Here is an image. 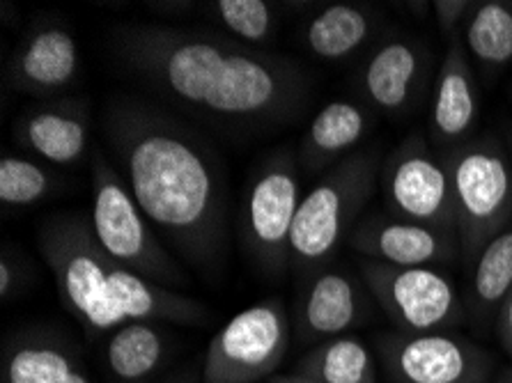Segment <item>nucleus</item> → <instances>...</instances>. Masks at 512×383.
Masks as SVG:
<instances>
[{
  "label": "nucleus",
  "instance_id": "nucleus-5",
  "mask_svg": "<svg viewBox=\"0 0 512 383\" xmlns=\"http://www.w3.org/2000/svg\"><path fill=\"white\" fill-rule=\"evenodd\" d=\"M92 232L113 260L166 289L184 287L186 273L168 253L143 209L124 184L120 170L102 152L90 156Z\"/></svg>",
  "mask_w": 512,
  "mask_h": 383
},
{
  "label": "nucleus",
  "instance_id": "nucleus-30",
  "mask_svg": "<svg viewBox=\"0 0 512 383\" xmlns=\"http://www.w3.org/2000/svg\"><path fill=\"white\" fill-rule=\"evenodd\" d=\"M269 383H315V381L297 377V374H274V377L269 379Z\"/></svg>",
  "mask_w": 512,
  "mask_h": 383
},
{
  "label": "nucleus",
  "instance_id": "nucleus-2",
  "mask_svg": "<svg viewBox=\"0 0 512 383\" xmlns=\"http://www.w3.org/2000/svg\"><path fill=\"white\" fill-rule=\"evenodd\" d=\"M120 175L152 228L184 260L216 269L226 248V189L203 138L157 106L124 97L104 115Z\"/></svg>",
  "mask_w": 512,
  "mask_h": 383
},
{
  "label": "nucleus",
  "instance_id": "nucleus-8",
  "mask_svg": "<svg viewBox=\"0 0 512 383\" xmlns=\"http://www.w3.org/2000/svg\"><path fill=\"white\" fill-rule=\"evenodd\" d=\"M368 292L398 331L434 333L462 324L464 306L453 280L432 267H389L361 262Z\"/></svg>",
  "mask_w": 512,
  "mask_h": 383
},
{
  "label": "nucleus",
  "instance_id": "nucleus-16",
  "mask_svg": "<svg viewBox=\"0 0 512 383\" xmlns=\"http://www.w3.org/2000/svg\"><path fill=\"white\" fill-rule=\"evenodd\" d=\"M3 383H95L83 358L65 335L46 326L10 333L0 363Z\"/></svg>",
  "mask_w": 512,
  "mask_h": 383
},
{
  "label": "nucleus",
  "instance_id": "nucleus-17",
  "mask_svg": "<svg viewBox=\"0 0 512 383\" xmlns=\"http://www.w3.org/2000/svg\"><path fill=\"white\" fill-rule=\"evenodd\" d=\"M480 120V92L462 37H453L441 60L430 104V138L451 150L471 140Z\"/></svg>",
  "mask_w": 512,
  "mask_h": 383
},
{
  "label": "nucleus",
  "instance_id": "nucleus-23",
  "mask_svg": "<svg viewBox=\"0 0 512 383\" xmlns=\"http://www.w3.org/2000/svg\"><path fill=\"white\" fill-rule=\"evenodd\" d=\"M464 49L485 72H501L512 65V3L487 0L464 26Z\"/></svg>",
  "mask_w": 512,
  "mask_h": 383
},
{
  "label": "nucleus",
  "instance_id": "nucleus-29",
  "mask_svg": "<svg viewBox=\"0 0 512 383\" xmlns=\"http://www.w3.org/2000/svg\"><path fill=\"white\" fill-rule=\"evenodd\" d=\"M496 335H499L503 351L512 358V289L496 312Z\"/></svg>",
  "mask_w": 512,
  "mask_h": 383
},
{
  "label": "nucleus",
  "instance_id": "nucleus-28",
  "mask_svg": "<svg viewBox=\"0 0 512 383\" xmlns=\"http://www.w3.org/2000/svg\"><path fill=\"white\" fill-rule=\"evenodd\" d=\"M19 269V262L12 260L10 250L5 248L3 255H0V299L3 301H10L12 294L17 292V287L21 283Z\"/></svg>",
  "mask_w": 512,
  "mask_h": 383
},
{
  "label": "nucleus",
  "instance_id": "nucleus-12",
  "mask_svg": "<svg viewBox=\"0 0 512 383\" xmlns=\"http://www.w3.org/2000/svg\"><path fill=\"white\" fill-rule=\"evenodd\" d=\"M81 72L79 42L65 21H35L7 62V83L30 97H51L72 88Z\"/></svg>",
  "mask_w": 512,
  "mask_h": 383
},
{
  "label": "nucleus",
  "instance_id": "nucleus-6",
  "mask_svg": "<svg viewBox=\"0 0 512 383\" xmlns=\"http://www.w3.org/2000/svg\"><path fill=\"white\" fill-rule=\"evenodd\" d=\"M455 202L460 253L473 262L487 241L512 223V168L496 138H471L444 154Z\"/></svg>",
  "mask_w": 512,
  "mask_h": 383
},
{
  "label": "nucleus",
  "instance_id": "nucleus-4",
  "mask_svg": "<svg viewBox=\"0 0 512 383\" xmlns=\"http://www.w3.org/2000/svg\"><path fill=\"white\" fill-rule=\"evenodd\" d=\"M379 156L354 152L304 193L290 239V262L301 273L322 269L345 239L377 186Z\"/></svg>",
  "mask_w": 512,
  "mask_h": 383
},
{
  "label": "nucleus",
  "instance_id": "nucleus-22",
  "mask_svg": "<svg viewBox=\"0 0 512 383\" xmlns=\"http://www.w3.org/2000/svg\"><path fill=\"white\" fill-rule=\"evenodd\" d=\"M375 356L361 338L340 335L310 349L292 374L315 383H379Z\"/></svg>",
  "mask_w": 512,
  "mask_h": 383
},
{
  "label": "nucleus",
  "instance_id": "nucleus-27",
  "mask_svg": "<svg viewBox=\"0 0 512 383\" xmlns=\"http://www.w3.org/2000/svg\"><path fill=\"white\" fill-rule=\"evenodd\" d=\"M476 7L478 3H471V0H437V3H432V14L441 33L453 39L457 37L462 23L471 19Z\"/></svg>",
  "mask_w": 512,
  "mask_h": 383
},
{
  "label": "nucleus",
  "instance_id": "nucleus-10",
  "mask_svg": "<svg viewBox=\"0 0 512 383\" xmlns=\"http://www.w3.org/2000/svg\"><path fill=\"white\" fill-rule=\"evenodd\" d=\"M375 349L391 383H490L494 370L483 347L446 331H391Z\"/></svg>",
  "mask_w": 512,
  "mask_h": 383
},
{
  "label": "nucleus",
  "instance_id": "nucleus-19",
  "mask_svg": "<svg viewBox=\"0 0 512 383\" xmlns=\"http://www.w3.org/2000/svg\"><path fill=\"white\" fill-rule=\"evenodd\" d=\"M375 113L349 99L329 101L313 117L299 145V163L306 173H322L354 154V147L370 134Z\"/></svg>",
  "mask_w": 512,
  "mask_h": 383
},
{
  "label": "nucleus",
  "instance_id": "nucleus-1",
  "mask_svg": "<svg viewBox=\"0 0 512 383\" xmlns=\"http://www.w3.org/2000/svg\"><path fill=\"white\" fill-rule=\"evenodd\" d=\"M113 49L159 95L219 122H285L310 88L294 60L198 30L129 23L113 33Z\"/></svg>",
  "mask_w": 512,
  "mask_h": 383
},
{
  "label": "nucleus",
  "instance_id": "nucleus-3",
  "mask_svg": "<svg viewBox=\"0 0 512 383\" xmlns=\"http://www.w3.org/2000/svg\"><path fill=\"white\" fill-rule=\"evenodd\" d=\"M40 248L62 303L92 335L131 322L200 324L209 315L200 301L154 285L113 260L83 216L51 218L40 232Z\"/></svg>",
  "mask_w": 512,
  "mask_h": 383
},
{
  "label": "nucleus",
  "instance_id": "nucleus-11",
  "mask_svg": "<svg viewBox=\"0 0 512 383\" xmlns=\"http://www.w3.org/2000/svg\"><path fill=\"white\" fill-rule=\"evenodd\" d=\"M384 195L393 216L455 232L453 184L444 156L423 136H409L386 161Z\"/></svg>",
  "mask_w": 512,
  "mask_h": 383
},
{
  "label": "nucleus",
  "instance_id": "nucleus-32",
  "mask_svg": "<svg viewBox=\"0 0 512 383\" xmlns=\"http://www.w3.org/2000/svg\"><path fill=\"white\" fill-rule=\"evenodd\" d=\"M506 154H508V161H510V168H512V134L508 136V143H506Z\"/></svg>",
  "mask_w": 512,
  "mask_h": 383
},
{
  "label": "nucleus",
  "instance_id": "nucleus-26",
  "mask_svg": "<svg viewBox=\"0 0 512 383\" xmlns=\"http://www.w3.org/2000/svg\"><path fill=\"white\" fill-rule=\"evenodd\" d=\"M209 10L239 44L258 49L276 35V5L265 0H216Z\"/></svg>",
  "mask_w": 512,
  "mask_h": 383
},
{
  "label": "nucleus",
  "instance_id": "nucleus-18",
  "mask_svg": "<svg viewBox=\"0 0 512 383\" xmlns=\"http://www.w3.org/2000/svg\"><path fill=\"white\" fill-rule=\"evenodd\" d=\"M366 315L363 287L345 271L322 269L301 294L297 335L304 342H320L349 335Z\"/></svg>",
  "mask_w": 512,
  "mask_h": 383
},
{
  "label": "nucleus",
  "instance_id": "nucleus-20",
  "mask_svg": "<svg viewBox=\"0 0 512 383\" xmlns=\"http://www.w3.org/2000/svg\"><path fill=\"white\" fill-rule=\"evenodd\" d=\"M377 28L379 12L372 5L331 3L306 21L301 39L315 58L343 62L366 49Z\"/></svg>",
  "mask_w": 512,
  "mask_h": 383
},
{
  "label": "nucleus",
  "instance_id": "nucleus-15",
  "mask_svg": "<svg viewBox=\"0 0 512 383\" xmlns=\"http://www.w3.org/2000/svg\"><path fill=\"white\" fill-rule=\"evenodd\" d=\"M14 140L49 166H74L90 147L92 117L83 99L46 101L23 113L12 127Z\"/></svg>",
  "mask_w": 512,
  "mask_h": 383
},
{
  "label": "nucleus",
  "instance_id": "nucleus-25",
  "mask_svg": "<svg viewBox=\"0 0 512 383\" xmlns=\"http://www.w3.org/2000/svg\"><path fill=\"white\" fill-rule=\"evenodd\" d=\"M60 177L35 156L3 154L0 159V202L5 207H30L58 189Z\"/></svg>",
  "mask_w": 512,
  "mask_h": 383
},
{
  "label": "nucleus",
  "instance_id": "nucleus-33",
  "mask_svg": "<svg viewBox=\"0 0 512 383\" xmlns=\"http://www.w3.org/2000/svg\"><path fill=\"white\" fill-rule=\"evenodd\" d=\"M168 383H196V381H193V377H182V379H173Z\"/></svg>",
  "mask_w": 512,
  "mask_h": 383
},
{
  "label": "nucleus",
  "instance_id": "nucleus-14",
  "mask_svg": "<svg viewBox=\"0 0 512 383\" xmlns=\"http://www.w3.org/2000/svg\"><path fill=\"white\" fill-rule=\"evenodd\" d=\"M428 65V51L416 39L405 35L382 39L359 72L366 106L389 117L407 115L421 95Z\"/></svg>",
  "mask_w": 512,
  "mask_h": 383
},
{
  "label": "nucleus",
  "instance_id": "nucleus-21",
  "mask_svg": "<svg viewBox=\"0 0 512 383\" xmlns=\"http://www.w3.org/2000/svg\"><path fill=\"white\" fill-rule=\"evenodd\" d=\"M170 356V338L159 322H131L111 333L104 358L118 383H145Z\"/></svg>",
  "mask_w": 512,
  "mask_h": 383
},
{
  "label": "nucleus",
  "instance_id": "nucleus-31",
  "mask_svg": "<svg viewBox=\"0 0 512 383\" xmlns=\"http://www.w3.org/2000/svg\"><path fill=\"white\" fill-rule=\"evenodd\" d=\"M496 383H512V367L506 372H501L499 379H496Z\"/></svg>",
  "mask_w": 512,
  "mask_h": 383
},
{
  "label": "nucleus",
  "instance_id": "nucleus-9",
  "mask_svg": "<svg viewBox=\"0 0 512 383\" xmlns=\"http://www.w3.org/2000/svg\"><path fill=\"white\" fill-rule=\"evenodd\" d=\"M297 159L278 152L255 170L244 202L246 246L267 273H283L290 262V239L301 205Z\"/></svg>",
  "mask_w": 512,
  "mask_h": 383
},
{
  "label": "nucleus",
  "instance_id": "nucleus-24",
  "mask_svg": "<svg viewBox=\"0 0 512 383\" xmlns=\"http://www.w3.org/2000/svg\"><path fill=\"white\" fill-rule=\"evenodd\" d=\"M512 289V223L487 241L473 260L471 308L478 319L496 315Z\"/></svg>",
  "mask_w": 512,
  "mask_h": 383
},
{
  "label": "nucleus",
  "instance_id": "nucleus-7",
  "mask_svg": "<svg viewBox=\"0 0 512 383\" xmlns=\"http://www.w3.org/2000/svg\"><path fill=\"white\" fill-rule=\"evenodd\" d=\"M290 349V319L281 299L246 308L209 342L203 383H260L271 379Z\"/></svg>",
  "mask_w": 512,
  "mask_h": 383
},
{
  "label": "nucleus",
  "instance_id": "nucleus-13",
  "mask_svg": "<svg viewBox=\"0 0 512 383\" xmlns=\"http://www.w3.org/2000/svg\"><path fill=\"white\" fill-rule=\"evenodd\" d=\"M347 241L366 260L389 267L437 269L460 255L457 232L398 216H372L356 225Z\"/></svg>",
  "mask_w": 512,
  "mask_h": 383
}]
</instances>
